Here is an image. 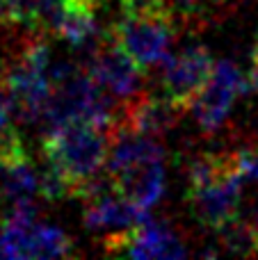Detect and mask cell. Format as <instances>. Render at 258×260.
<instances>
[{
    "label": "cell",
    "mask_w": 258,
    "mask_h": 260,
    "mask_svg": "<svg viewBox=\"0 0 258 260\" xmlns=\"http://www.w3.org/2000/svg\"><path fill=\"white\" fill-rule=\"evenodd\" d=\"M160 69H163L160 82H163L165 96L181 112H185L208 82L215 69V59L206 46H187L181 53L169 55L160 64Z\"/></svg>",
    "instance_id": "obj_5"
},
{
    "label": "cell",
    "mask_w": 258,
    "mask_h": 260,
    "mask_svg": "<svg viewBox=\"0 0 258 260\" xmlns=\"http://www.w3.org/2000/svg\"><path fill=\"white\" fill-rule=\"evenodd\" d=\"M233 162H236V169L240 171L242 178L258 183V148L256 146H245L233 151Z\"/></svg>",
    "instance_id": "obj_17"
},
{
    "label": "cell",
    "mask_w": 258,
    "mask_h": 260,
    "mask_svg": "<svg viewBox=\"0 0 258 260\" xmlns=\"http://www.w3.org/2000/svg\"><path fill=\"white\" fill-rule=\"evenodd\" d=\"M82 203H85L82 221L87 229L96 231V233H101V231H108L110 235L123 233V231H131L151 219L149 210L126 199L117 187L103 189V192L85 199Z\"/></svg>",
    "instance_id": "obj_9"
},
{
    "label": "cell",
    "mask_w": 258,
    "mask_h": 260,
    "mask_svg": "<svg viewBox=\"0 0 258 260\" xmlns=\"http://www.w3.org/2000/svg\"><path fill=\"white\" fill-rule=\"evenodd\" d=\"M48 32L64 39L73 48L91 53L101 41L94 0H59L48 23Z\"/></svg>",
    "instance_id": "obj_10"
},
{
    "label": "cell",
    "mask_w": 258,
    "mask_h": 260,
    "mask_svg": "<svg viewBox=\"0 0 258 260\" xmlns=\"http://www.w3.org/2000/svg\"><path fill=\"white\" fill-rule=\"evenodd\" d=\"M217 233L222 251L236 253V256H256L258 253V231L254 226L233 219L231 224L222 226Z\"/></svg>",
    "instance_id": "obj_16"
},
{
    "label": "cell",
    "mask_w": 258,
    "mask_h": 260,
    "mask_svg": "<svg viewBox=\"0 0 258 260\" xmlns=\"http://www.w3.org/2000/svg\"><path fill=\"white\" fill-rule=\"evenodd\" d=\"M181 110L167 99V96H149L142 91L140 96L126 101L121 105V119L119 123L146 137H163L167 130L174 128ZM117 123V126H119Z\"/></svg>",
    "instance_id": "obj_11"
},
{
    "label": "cell",
    "mask_w": 258,
    "mask_h": 260,
    "mask_svg": "<svg viewBox=\"0 0 258 260\" xmlns=\"http://www.w3.org/2000/svg\"><path fill=\"white\" fill-rule=\"evenodd\" d=\"M169 3L174 5V9H176L178 14H183V16H192V14L201 7L204 0H169Z\"/></svg>",
    "instance_id": "obj_18"
},
{
    "label": "cell",
    "mask_w": 258,
    "mask_h": 260,
    "mask_svg": "<svg viewBox=\"0 0 258 260\" xmlns=\"http://www.w3.org/2000/svg\"><path fill=\"white\" fill-rule=\"evenodd\" d=\"M105 251L112 256H128L137 260L146 258H185L190 249L183 244L178 233L167 221L149 219L123 233L105 238Z\"/></svg>",
    "instance_id": "obj_7"
},
{
    "label": "cell",
    "mask_w": 258,
    "mask_h": 260,
    "mask_svg": "<svg viewBox=\"0 0 258 260\" xmlns=\"http://www.w3.org/2000/svg\"><path fill=\"white\" fill-rule=\"evenodd\" d=\"M176 23L178 12L169 0H140L123 5V16L108 27V37L140 67L153 69L172 55Z\"/></svg>",
    "instance_id": "obj_1"
},
{
    "label": "cell",
    "mask_w": 258,
    "mask_h": 260,
    "mask_svg": "<svg viewBox=\"0 0 258 260\" xmlns=\"http://www.w3.org/2000/svg\"><path fill=\"white\" fill-rule=\"evenodd\" d=\"M251 67L258 69V39L254 41V46H251Z\"/></svg>",
    "instance_id": "obj_20"
},
{
    "label": "cell",
    "mask_w": 258,
    "mask_h": 260,
    "mask_svg": "<svg viewBox=\"0 0 258 260\" xmlns=\"http://www.w3.org/2000/svg\"><path fill=\"white\" fill-rule=\"evenodd\" d=\"M256 231H258V226H256Z\"/></svg>",
    "instance_id": "obj_24"
},
{
    "label": "cell",
    "mask_w": 258,
    "mask_h": 260,
    "mask_svg": "<svg viewBox=\"0 0 258 260\" xmlns=\"http://www.w3.org/2000/svg\"><path fill=\"white\" fill-rule=\"evenodd\" d=\"M87 71L91 73L101 87L110 91L117 101H131L142 94L144 89V67L135 62L119 44H114L110 37L99 41L94 50L89 53Z\"/></svg>",
    "instance_id": "obj_6"
},
{
    "label": "cell",
    "mask_w": 258,
    "mask_h": 260,
    "mask_svg": "<svg viewBox=\"0 0 258 260\" xmlns=\"http://www.w3.org/2000/svg\"><path fill=\"white\" fill-rule=\"evenodd\" d=\"M39 194V171L32 167L30 157L14 162L5 169L0 178V199L7 203L35 199Z\"/></svg>",
    "instance_id": "obj_14"
},
{
    "label": "cell",
    "mask_w": 258,
    "mask_h": 260,
    "mask_svg": "<svg viewBox=\"0 0 258 260\" xmlns=\"http://www.w3.org/2000/svg\"><path fill=\"white\" fill-rule=\"evenodd\" d=\"M210 5H229V3H236V0H208Z\"/></svg>",
    "instance_id": "obj_21"
},
{
    "label": "cell",
    "mask_w": 258,
    "mask_h": 260,
    "mask_svg": "<svg viewBox=\"0 0 258 260\" xmlns=\"http://www.w3.org/2000/svg\"><path fill=\"white\" fill-rule=\"evenodd\" d=\"M12 23V12H9V0H0V25Z\"/></svg>",
    "instance_id": "obj_19"
},
{
    "label": "cell",
    "mask_w": 258,
    "mask_h": 260,
    "mask_svg": "<svg viewBox=\"0 0 258 260\" xmlns=\"http://www.w3.org/2000/svg\"><path fill=\"white\" fill-rule=\"evenodd\" d=\"M242 180L245 178L240 176V171L236 169V162H233L231 169H227L219 178L197 189H190L187 197H190V208L197 219L215 231L238 219L242 201Z\"/></svg>",
    "instance_id": "obj_8"
},
{
    "label": "cell",
    "mask_w": 258,
    "mask_h": 260,
    "mask_svg": "<svg viewBox=\"0 0 258 260\" xmlns=\"http://www.w3.org/2000/svg\"><path fill=\"white\" fill-rule=\"evenodd\" d=\"M119 3H121V5H128V3H131V0H119Z\"/></svg>",
    "instance_id": "obj_23"
},
{
    "label": "cell",
    "mask_w": 258,
    "mask_h": 260,
    "mask_svg": "<svg viewBox=\"0 0 258 260\" xmlns=\"http://www.w3.org/2000/svg\"><path fill=\"white\" fill-rule=\"evenodd\" d=\"M5 169H7V167H5V162L0 160V178H3V174H5Z\"/></svg>",
    "instance_id": "obj_22"
},
{
    "label": "cell",
    "mask_w": 258,
    "mask_h": 260,
    "mask_svg": "<svg viewBox=\"0 0 258 260\" xmlns=\"http://www.w3.org/2000/svg\"><path fill=\"white\" fill-rule=\"evenodd\" d=\"M112 180L114 187L126 199L144 210H151L165 194V157L137 162L117 174Z\"/></svg>",
    "instance_id": "obj_12"
},
{
    "label": "cell",
    "mask_w": 258,
    "mask_h": 260,
    "mask_svg": "<svg viewBox=\"0 0 258 260\" xmlns=\"http://www.w3.org/2000/svg\"><path fill=\"white\" fill-rule=\"evenodd\" d=\"M240 96H247V71L224 57L215 62L208 82L192 101L190 110L206 133H215L224 126Z\"/></svg>",
    "instance_id": "obj_4"
},
{
    "label": "cell",
    "mask_w": 258,
    "mask_h": 260,
    "mask_svg": "<svg viewBox=\"0 0 258 260\" xmlns=\"http://www.w3.org/2000/svg\"><path fill=\"white\" fill-rule=\"evenodd\" d=\"M57 5L59 0H9L12 23H21L35 30H48Z\"/></svg>",
    "instance_id": "obj_15"
},
{
    "label": "cell",
    "mask_w": 258,
    "mask_h": 260,
    "mask_svg": "<svg viewBox=\"0 0 258 260\" xmlns=\"http://www.w3.org/2000/svg\"><path fill=\"white\" fill-rule=\"evenodd\" d=\"M110 133L91 123H69L48 128L41 139L46 165L57 169L71 183L73 197L78 187L101 174L108 162Z\"/></svg>",
    "instance_id": "obj_2"
},
{
    "label": "cell",
    "mask_w": 258,
    "mask_h": 260,
    "mask_svg": "<svg viewBox=\"0 0 258 260\" xmlns=\"http://www.w3.org/2000/svg\"><path fill=\"white\" fill-rule=\"evenodd\" d=\"M5 80L14 101V117L25 123L41 121L53 96L48 44L44 39L30 41L5 73Z\"/></svg>",
    "instance_id": "obj_3"
},
{
    "label": "cell",
    "mask_w": 258,
    "mask_h": 260,
    "mask_svg": "<svg viewBox=\"0 0 258 260\" xmlns=\"http://www.w3.org/2000/svg\"><path fill=\"white\" fill-rule=\"evenodd\" d=\"M73 251V240L53 224L35 221L25 229L23 258H64Z\"/></svg>",
    "instance_id": "obj_13"
}]
</instances>
